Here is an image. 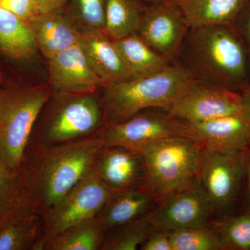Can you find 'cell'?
Returning a JSON list of instances; mask_svg holds the SVG:
<instances>
[{
	"label": "cell",
	"instance_id": "cell-1",
	"mask_svg": "<svg viewBox=\"0 0 250 250\" xmlns=\"http://www.w3.org/2000/svg\"><path fill=\"white\" fill-rule=\"evenodd\" d=\"M106 146L103 131L57 144L29 143L23 164L42 214L93 170Z\"/></svg>",
	"mask_w": 250,
	"mask_h": 250
},
{
	"label": "cell",
	"instance_id": "cell-2",
	"mask_svg": "<svg viewBox=\"0 0 250 250\" xmlns=\"http://www.w3.org/2000/svg\"><path fill=\"white\" fill-rule=\"evenodd\" d=\"M197 82L189 69L169 65L152 75L108 85L103 98L104 115L108 125L126 121L149 108L166 111Z\"/></svg>",
	"mask_w": 250,
	"mask_h": 250
},
{
	"label": "cell",
	"instance_id": "cell-3",
	"mask_svg": "<svg viewBox=\"0 0 250 250\" xmlns=\"http://www.w3.org/2000/svg\"><path fill=\"white\" fill-rule=\"evenodd\" d=\"M190 29V57L195 73L207 83L240 93L248 84V56L234 27L208 26Z\"/></svg>",
	"mask_w": 250,
	"mask_h": 250
},
{
	"label": "cell",
	"instance_id": "cell-4",
	"mask_svg": "<svg viewBox=\"0 0 250 250\" xmlns=\"http://www.w3.org/2000/svg\"><path fill=\"white\" fill-rule=\"evenodd\" d=\"M50 95L44 85L0 92V160L8 170L22 167L33 127Z\"/></svg>",
	"mask_w": 250,
	"mask_h": 250
},
{
	"label": "cell",
	"instance_id": "cell-5",
	"mask_svg": "<svg viewBox=\"0 0 250 250\" xmlns=\"http://www.w3.org/2000/svg\"><path fill=\"white\" fill-rule=\"evenodd\" d=\"M145 168V185L156 200L197 175L202 148L187 137L159 140L139 151Z\"/></svg>",
	"mask_w": 250,
	"mask_h": 250
},
{
	"label": "cell",
	"instance_id": "cell-6",
	"mask_svg": "<svg viewBox=\"0 0 250 250\" xmlns=\"http://www.w3.org/2000/svg\"><path fill=\"white\" fill-rule=\"evenodd\" d=\"M116 193L93 169L42 213L43 231L37 250H42L46 242L67 229L98 216Z\"/></svg>",
	"mask_w": 250,
	"mask_h": 250
},
{
	"label": "cell",
	"instance_id": "cell-7",
	"mask_svg": "<svg viewBox=\"0 0 250 250\" xmlns=\"http://www.w3.org/2000/svg\"><path fill=\"white\" fill-rule=\"evenodd\" d=\"M215 213L197 175L158 199L149 211L156 229L166 232L209 227Z\"/></svg>",
	"mask_w": 250,
	"mask_h": 250
},
{
	"label": "cell",
	"instance_id": "cell-8",
	"mask_svg": "<svg viewBox=\"0 0 250 250\" xmlns=\"http://www.w3.org/2000/svg\"><path fill=\"white\" fill-rule=\"evenodd\" d=\"M250 147L236 152L202 149L197 177L215 213L229 209L245 179Z\"/></svg>",
	"mask_w": 250,
	"mask_h": 250
},
{
	"label": "cell",
	"instance_id": "cell-9",
	"mask_svg": "<svg viewBox=\"0 0 250 250\" xmlns=\"http://www.w3.org/2000/svg\"><path fill=\"white\" fill-rule=\"evenodd\" d=\"M166 111L182 123H203L243 113L241 94L198 80Z\"/></svg>",
	"mask_w": 250,
	"mask_h": 250
},
{
	"label": "cell",
	"instance_id": "cell-10",
	"mask_svg": "<svg viewBox=\"0 0 250 250\" xmlns=\"http://www.w3.org/2000/svg\"><path fill=\"white\" fill-rule=\"evenodd\" d=\"M106 146H120L139 152L149 143L172 137H187V128L166 111L138 113L103 130Z\"/></svg>",
	"mask_w": 250,
	"mask_h": 250
},
{
	"label": "cell",
	"instance_id": "cell-11",
	"mask_svg": "<svg viewBox=\"0 0 250 250\" xmlns=\"http://www.w3.org/2000/svg\"><path fill=\"white\" fill-rule=\"evenodd\" d=\"M102 121L103 112L95 97L73 94L54 112L39 142L57 144L82 139L96 131Z\"/></svg>",
	"mask_w": 250,
	"mask_h": 250
},
{
	"label": "cell",
	"instance_id": "cell-12",
	"mask_svg": "<svg viewBox=\"0 0 250 250\" xmlns=\"http://www.w3.org/2000/svg\"><path fill=\"white\" fill-rule=\"evenodd\" d=\"M188 29L178 8L166 0L152 5L141 15L136 34L167 58L177 53Z\"/></svg>",
	"mask_w": 250,
	"mask_h": 250
},
{
	"label": "cell",
	"instance_id": "cell-13",
	"mask_svg": "<svg viewBox=\"0 0 250 250\" xmlns=\"http://www.w3.org/2000/svg\"><path fill=\"white\" fill-rule=\"evenodd\" d=\"M50 83L63 95L92 93L106 87L79 43L48 59Z\"/></svg>",
	"mask_w": 250,
	"mask_h": 250
},
{
	"label": "cell",
	"instance_id": "cell-14",
	"mask_svg": "<svg viewBox=\"0 0 250 250\" xmlns=\"http://www.w3.org/2000/svg\"><path fill=\"white\" fill-rule=\"evenodd\" d=\"M188 138L203 149L236 152L250 147V121L243 113L188 124Z\"/></svg>",
	"mask_w": 250,
	"mask_h": 250
},
{
	"label": "cell",
	"instance_id": "cell-15",
	"mask_svg": "<svg viewBox=\"0 0 250 250\" xmlns=\"http://www.w3.org/2000/svg\"><path fill=\"white\" fill-rule=\"evenodd\" d=\"M95 171L116 192L145 184L142 156L137 151L120 146H106L99 156Z\"/></svg>",
	"mask_w": 250,
	"mask_h": 250
},
{
	"label": "cell",
	"instance_id": "cell-16",
	"mask_svg": "<svg viewBox=\"0 0 250 250\" xmlns=\"http://www.w3.org/2000/svg\"><path fill=\"white\" fill-rule=\"evenodd\" d=\"M78 43L106 87L131 78L114 41L104 30L82 27Z\"/></svg>",
	"mask_w": 250,
	"mask_h": 250
},
{
	"label": "cell",
	"instance_id": "cell-17",
	"mask_svg": "<svg viewBox=\"0 0 250 250\" xmlns=\"http://www.w3.org/2000/svg\"><path fill=\"white\" fill-rule=\"evenodd\" d=\"M26 22L34 34L38 49L47 60L78 43L80 29L72 16L62 9L38 14Z\"/></svg>",
	"mask_w": 250,
	"mask_h": 250
},
{
	"label": "cell",
	"instance_id": "cell-18",
	"mask_svg": "<svg viewBox=\"0 0 250 250\" xmlns=\"http://www.w3.org/2000/svg\"><path fill=\"white\" fill-rule=\"evenodd\" d=\"M39 212L24 164L17 170H8L0 160V231L14 219Z\"/></svg>",
	"mask_w": 250,
	"mask_h": 250
},
{
	"label": "cell",
	"instance_id": "cell-19",
	"mask_svg": "<svg viewBox=\"0 0 250 250\" xmlns=\"http://www.w3.org/2000/svg\"><path fill=\"white\" fill-rule=\"evenodd\" d=\"M175 5L188 26L233 27L250 0H169Z\"/></svg>",
	"mask_w": 250,
	"mask_h": 250
},
{
	"label": "cell",
	"instance_id": "cell-20",
	"mask_svg": "<svg viewBox=\"0 0 250 250\" xmlns=\"http://www.w3.org/2000/svg\"><path fill=\"white\" fill-rule=\"evenodd\" d=\"M156 202L155 196L145 184L118 192L99 213L103 233L146 214Z\"/></svg>",
	"mask_w": 250,
	"mask_h": 250
},
{
	"label": "cell",
	"instance_id": "cell-21",
	"mask_svg": "<svg viewBox=\"0 0 250 250\" xmlns=\"http://www.w3.org/2000/svg\"><path fill=\"white\" fill-rule=\"evenodd\" d=\"M37 50L27 23L0 6V53L14 60L25 61Z\"/></svg>",
	"mask_w": 250,
	"mask_h": 250
},
{
	"label": "cell",
	"instance_id": "cell-22",
	"mask_svg": "<svg viewBox=\"0 0 250 250\" xmlns=\"http://www.w3.org/2000/svg\"><path fill=\"white\" fill-rule=\"evenodd\" d=\"M114 42L131 78L152 75L170 65L166 57L148 45L136 33Z\"/></svg>",
	"mask_w": 250,
	"mask_h": 250
},
{
	"label": "cell",
	"instance_id": "cell-23",
	"mask_svg": "<svg viewBox=\"0 0 250 250\" xmlns=\"http://www.w3.org/2000/svg\"><path fill=\"white\" fill-rule=\"evenodd\" d=\"M103 234L98 215L59 233L46 242L42 250H98L103 243Z\"/></svg>",
	"mask_w": 250,
	"mask_h": 250
},
{
	"label": "cell",
	"instance_id": "cell-24",
	"mask_svg": "<svg viewBox=\"0 0 250 250\" xmlns=\"http://www.w3.org/2000/svg\"><path fill=\"white\" fill-rule=\"evenodd\" d=\"M39 212L14 219L0 231V250H36L41 239Z\"/></svg>",
	"mask_w": 250,
	"mask_h": 250
},
{
	"label": "cell",
	"instance_id": "cell-25",
	"mask_svg": "<svg viewBox=\"0 0 250 250\" xmlns=\"http://www.w3.org/2000/svg\"><path fill=\"white\" fill-rule=\"evenodd\" d=\"M156 229L149 212L140 218L108 231L100 250H136Z\"/></svg>",
	"mask_w": 250,
	"mask_h": 250
},
{
	"label": "cell",
	"instance_id": "cell-26",
	"mask_svg": "<svg viewBox=\"0 0 250 250\" xmlns=\"http://www.w3.org/2000/svg\"><path fill=\"white\" fill-rule=\"evenodd\" d=\"M105 29L113 41L134 34L141 14L135 0H105Z\"/></svg>",
	"mask_w": 250,
	"mask_h": 250
},
{
	"label": "cell",
	"instance_id": "cell-27",
	"mask_svg": "<svg viewBox=\"0 0 250 250\" xmlns=\"http://www.w3.org/2000/svg\"><path fill=\"white\" fill-rule=\"evenodd\" d=\"M210 227L221 237L228 250H250V213L213 219Z\"/></svg>",
	"mask_w": 250,
	"mask_h": 250
},
{
	"label": "cell",
	"instance_id": "cell-28",
	"mask_svg": "<svg viewBox=\"0 0 250 250\" xmlns=\"http://www.w3.org/2000/svg\"><path fill=\"white\" fill-rule=\"evenodd\" d=\"M168 233L173 250H228L221 237L210 226Z\"/></svg>",
	"mask_w": 250,
	"mask_h": 250
},
{
	"label": "cell",
	"instance_id": "cell-29",
	"mask_svg": "<svg viewBox=\"0 0 250 250\" xmlns=\"http://www.w3.org/2000/svg\"><path fill=\"white\" fill-rule=\"evenodd\" d=\"M74 19L83 27L105 29V0H72Z\"/></svg>",
	"mask_w": 250,
	"mask_h": 250
},
{
	"label": "cell",
	"instance_id": "cell-30",
	"mask_svg": "<svg viewBox=\"0 0 250 250\" xmlns=\"http://www.w3.org/2000/svg\"><path fill=\"white\" fill-rule=\"evenodd\" d=\"M0 6L25 22L40 14L34 0H2Z\"/></svg>",
	"mask_w": 250,
	"mask_h": 250
},
{
	"label": "cell",
	"instance_id": "cell-31",
	"mask_svg": "<svg viewBox=\"0 0 250 250\" xmlns=\"http://www.w3.org/2000/svg\"><path fill=\"white\" fill-rule=\"evenodd\" d=\"M141 250H173L168 232L156 230L140 248Z\"/></svg>",
	"mask_w": 250,
	"mask_h": 250
},
{
	"label": "cell",
	"instance_id": "cell-32",
	"mask_svg": "<svg viewBox=\"0 0 250 250\" xmlns=\"http://www.w3.org/2000/svg\"><path fill=\"white\" fill-rule=\"evenodd\" d=\"M239 18H241L242 34L244 37V44L246 47L248 60L250 61V0L246 7L242 12Z\"/></svg>",
	"mask_w": 250,
	"mask_h": 250
},
{
	"label": "cell",
	"instance_id": "cell-33",
	"mask_svg": "<svg viewBox=\"0 0 250 250\" xmlns=\"http://www.w3.org/2000/svg\"><path fill=\"white\" fill-rule=\"evenodd\" d=\"M40 14L62 9L67 0H34Z\"/></svg>",
	"mask_w": 250,
	"mask_h": 250
},
{
	"label": "cell",
	"instance_id": "cell-34",
	"mask_svg": "<svg viewBox=\"0 0 250 250\" xmlns=\"http://www.w3.org/2000/svg\"><path fill=\"white\" fill-rule=\"evenodd\" d=\"M242 100V111L250 121V85L248 84L240 91Z\"/></svg>",
	"mask_w": 250,
	"mask_h": 250
},
{
	"label": "cell",
	"instance_id": "cell-35",
	"mask_svg": "<svg viewBox=\"0 0 250 250\" xmlns=\"http://www.w3.org/2000/svg\"><path fill=\"white\" fill-rule=\"evenodd\" d=\"M245 179L246 181V213H250V151L247 162L246 175Z\"/></svg>",
	"mask_w": 250,
	"mask_h": 250
},
{
	"label": "cell",
	"instance_id": "cell-36",
	"mask_svg": "<svg viewBox=\"0 0 250 250\" xmlns=\"http://www.w3.org/2000/svg\"><path fill=\"white\" fill-rule=\"evenodd\" d=\"M3 81V75L2 74H1V72H0V82H2Z\"/></svg>",
	"mask_w": 250,
	"mask_h": 250
},
{
	"label": "cell",
	"instance_id": "cell-37",
	"mask_svg": "<svg viewBox=\"0 0 250 250\" xmlns=\"http://www.w3.org/2000/svg\"><path fill=\"white\" fill-rule=\"evenodd\" d=\"M1 1H2V0H0V3H1Z\"/></svg>",
	"mask_w": 250,
	"mask_h": 250
}]
</instances>
